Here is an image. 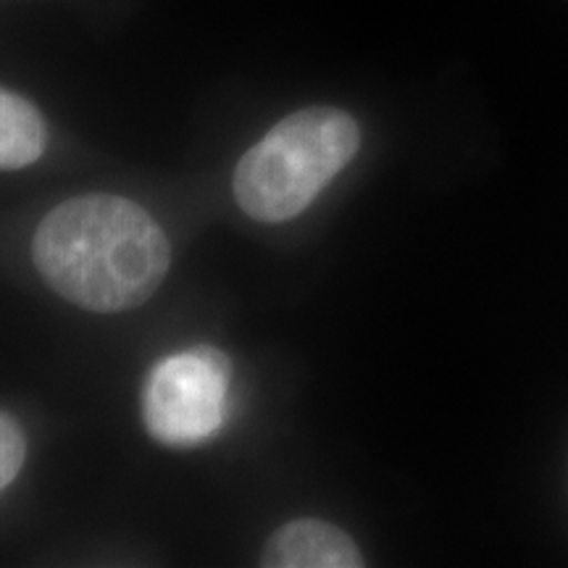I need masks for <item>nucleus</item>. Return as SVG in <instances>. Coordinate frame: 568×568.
Listing matches in <instances>:
<instances>
[{
	"instance_id": "nucleus-1",
	"label": "nucleus",
	"mask_w": 568,
	"mask_h": 568,
	"mask_svg": "<svg viewBox=\"0 0 568 568\" xmlns=\"http://www.w3.org/2000/svg\"><path fill=\"white\" fill-rule=\"evenodd\" d=\"M34 266L63 301L95 314L138 308L172 264L166 232L142 205L119 195H80L42 219Z\"/></svg>"
},
{
	"instance_id": "nucleus-2",
	"label": "nucleus",
	"mask_w": 568,
	"mask_h": 568,
	"mask_svg": "<svg viewBox=\"0 0 568 568\" xmlns=\"http://www.w3.org/2000/svg\"><path fill=\"white\" fill-rule=\"evenodd\" d=\"M361 148V130L339 109H303L284 116L240 159L234 197L255 222L295 219L343 172Z\"/></svg>"
},
{
	"instance_id": "nucleus-3",
	"label": "nucleus",
	"mask_w": 568,
	"mask_h": 568,
	"mask_svg": "<svg viewBox=\"0 0 568 568\" xmlns=\"http://www.w3.org/2000/svg\"><path fill=\"white\" fill-rule=\"evenodd\" d=\"M230 376V358L211 345L166 355L148 376L142 395L148 432L169 447L209 443L226 422Z\"/></svg>"
},
{
	"instance_id": "nucleus-4",
	"label": "nucleus",
	"mask_w": 568,
	"mask_h": 568,
	"mask_svg": "<svg viewBox=\"0 0 568 568\" xmlns=\"http://www.w3.org/2000/svg\"><path fill=\"white\" fill-rule=\"evenodd\" d=\"M261 564L268 568H358L364 558L351 535L335 524L297 518L274 531Z\"/></svg>"
},
{
	"instance_id": "nucleus-5",
	"label": "nucleus",
	"mask_w": 568,
	"mask_h": 568,
	"mask_svg": "<svg viewBox=\"0 0 568 568\" xmlns=\"http://www.w3.org/2000/svg\"><path fill=\"white\" fill-rule=\"evenodd\" d=\"M45 142L40 111L17 92L0 88V172L30 166L45 151Z\"/></svg>"
},
{
	"instance_id": "nucleus-6",
	"label": "nucleus",
	"mask_w": 568,
	"mask_h": 568,
	"mask_svg": "<svg viewBox=\"0 0 568 568\" xmlns=\"http://www.w3.org/2000/svg\"><path fill=\"white\" fill-rule=\"evenodd\" d=\"M27 458V439L19 422L0 410V493L19 477Z\"/></svg>"
}]
</instances>
